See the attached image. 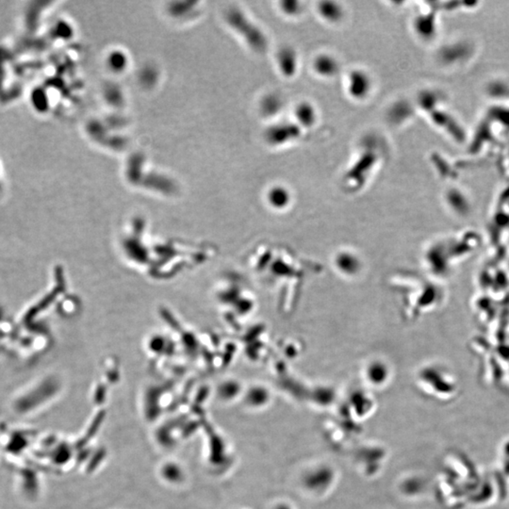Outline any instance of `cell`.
I'll use <instances>...</instances> for the list:
<instances>
[{
  "label": "cell",
  "mask_w": 509,
  "mask_h": 509,
  "mask_svg": "<svg viewBox=\"0 0 509 509\" xmlns=\"http://www.w3.org/2000/svg\"><path fill=\"white\" fill-rule=\"evenodd\" d=\"M369 375H370V379L373 382L379 383V382L384 380V378L386 376V370L385 368H383L382 365H373L370 368Z\"/></svg>",
  "instance_id": "obj_1"
},
{
  "label": "cell",
  "mask_w": 509,
  "mask_h": 509,
  "mask_svg": "<svg viewBox=\"0 0 509 509\" xmlns=\"http://www.w3.org/2000/svg\"><path fill=\"white\" fill-rule=\"evenodd\" d=\"M287 200H288V197L284 190L283 191L282 190H274V192L271 195V201L274 205L283 206Z\"/></svg>",
  "instance_id": "obj_2"
}]
</instances>
